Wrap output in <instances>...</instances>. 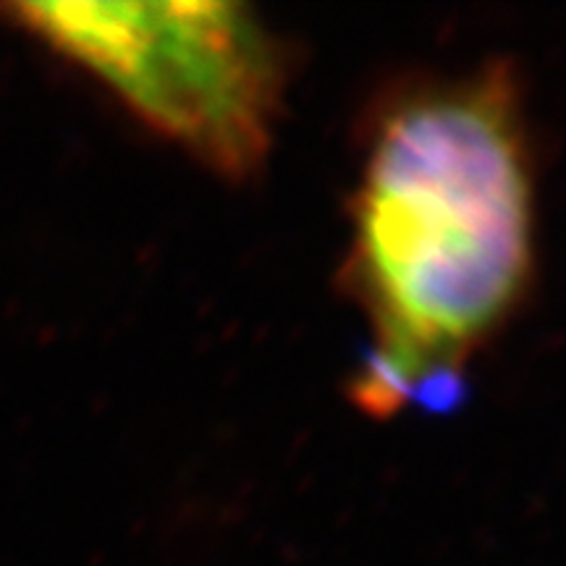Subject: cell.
Wrapping results in <instances>:
<instances>
[{
    "label": "cell",
    "mask_w": 566,
    "mask_h": 566,
    "mask_svg": "<svg viewBox=\"0 0 566 566\" xmlns=\"http://www.w3.org/2000/svg\"><path fill=\"white\" fill-rule=\"evenodd\" d=\"M533 160L509 63L405 92L367 142L346 279L370 349L354 401L443 407L533 275Z\"/></svg>",
    "instance_id": "cell-1"
},
{
    "label": "cell",
    "mask_w": 566,
    "mask_h": 566,
    "mask_svg": "<svg viewBox=\"0 0 566 566\" xmlns=\"http://www.w3.org/2000/svg\"><path fill=\"white\" fill-rule=\"evenodd\" d=\"M0 19L76 66L212 171L242 179L273 145L283 55L239 3H3Z\"/></svg>",
    "instance_id": "cell-2"
}]
</instances>
